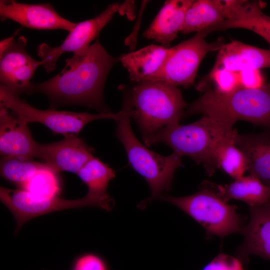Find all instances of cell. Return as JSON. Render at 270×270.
Returning <instances> with one entry per match:
<instances>
[{"mask_svg": "<svg viewBox=\"0 0 270 270\" xmlns=\"http://www.w3.org/2000/svg\"><path fill=\"white\" fill-rule=\"evenodd\" d=\"M119 61L109 54L96 38L86 49L66 60L58 74L40 83L31 84L24 93L45 94L50 108L77 105L110 113L104 101V83L112 68Z\"/></svg>", "mask_w": 270, "mask_h": 270, "instance_id": "obj_1", "label": "cell"}, {"mask_svg": "<svg viewBox=\"0 0 270 270\" xmlns=\"http://www.w3.org/2000/svg\"><path fill=\"white\" fill-rule=\"evenodd\" d=\"M202 114L232 126L238 120L270 128V83L262 88H239L227 94L207 88L184 112L183 117Z\"/></svg>", "mask_w": 270, "mask_h": 270, "instance_id": "obj_2", "label": "cell"}, {"mask_svg": "<svg viewBox=\"0 0 270 270\" xmlns=\"http://www.w3.org/2000/svg\"><path fill=\"white\" fill-rule=\"evenodd\" d=\"M126 106L145 140L170 126L179 124L186 104L176 86L144 80L133 87Z\"/></svg>", "mask_w": 270, "mask_h": 270, "instance_id": "obj_3", "label": "cell"}, {"mask_svg": "<svg viewBox=\"0 0 270 270\" xmlns=\"http://www.w3.org/2000/svg\"><path fill=\"white\" fill-rule=\"evenodd\" d=\"M233 126L216 119L203 116L190 124L170 126L144 140L150 146L160 143L170 146L181 156L190 157L198 164H202L208 176L216 168L214 154L220 140L233 130Z\"/></svg>", "mask_w": 270, "mask_h": 270, "instance_id": "obj_4", "label": "cell"}, {"mask_svg": "<svg viewBox=\"0 0 270 270\" xmlns=\"http://www.w3.org/2000/svg\"><path fill=\"white\" fill-rule=\"evenodd\" d=\"M126 112L117 122L116 136L123 144L132 167L147 182L151 196L140 203V208L170 190L176 170L182 164V157L172 152L163 156L144 146L136 138L130 124V114Z\"/></svg>", "mask_w": 270, "mask_h": 270, "instance_id": "obj_5", "label": "cell"}, {"mask_svg": "<svg viewBox=\"0 0 270 270\" xmlns=\"http://www.w3.org/2000/svg\"><path fill=\"white\" fill-rule=\"evenodd\" d=\"M156 200L168 202L200 224L208 235L223 238L242 232V220L236 207L229 204L211 190L201 187L198 192L186 196L163 194Z\"/></svg>", "mask_w": 270, "mask_h": 270, "instance_id": "obj_6", "label": "cell"}, {"mask_svg": "<svg viewBox=\"0 0 270 270\" xmlns=\"http://www.w3.org/2000/svg\"><path fill=\"white\" fill-rule=\"evenodd\" d=\"M0 106L27 122H38L49 128L54 134L66 137L77 136L88 123L100 119L118 120L126 113L122 109L117 113L93 114L59 111L54 109H38L22 99L18 94L0 85Z\"/></svg>", "mask_w": 270, "mask_h": 270, "instance_id": "obj_7", "label": "cell"}, {"mask_svg": "<svg viewBox=\"0 0 270 270\" xmlns=\"http://www.w3.org/2000/svg\"><path fill=\"white\" fill-rule=\"evenodd\" d=\"M204 31L172 47L161 68L145 80L161 81L186 88L193 84L199 66L206 54L219 50L224 44L221 40L208 42Z\"/></svg>", "mask_w": 270, "mask_h": 270, "instance_id": "obj_8", "label": "cell"}, {"mask_svg": "<svg viewBox=\"0 0 270 270\" xmlns=\"http://www.w3.org/2000/svg\"><path fill=\"white\" fill-rule=\"evenodd\" d=\"M122 7V4L118 2L111 4L96 16L76 23L60 46H50L45 43L40 44L38 56L46 72L50 73L56 68L57 60L64 52L75 53L88 48L90 42L98 36L114 15L120 12Z\"/></svg>", "mask_w": 270, "mask_h": 270, "instance_id": "obj_9", "label": "cell"}, {"mask_svg": "<svg viewBox=\"0 0 270 270\" xmlns=\"http://www.w3.org/2000/svg\"><path fill=\"white\" fill-rule=\"evenodd\" d=\"M0 200L14 216L18 232L22 226L36 217L50 212L68 208L95 207L93 202L85 196L82 198L68 200L58 197L40 198L26 190L0 188Z\"/></svg>", "mask_w": 270, "mask_h": 270, "instance_id": "obj_10", "label": "cell"}, {"mask_svg": "<svg viewBox=\"0 0 270 270\" xmlns=\"http://www.w3.org/2000/svg\"><path fill=\"white\" fill-rule=\"evenodd\" d=\"M26 43V38L20 36L0 54V84L18 95L24 93L36 70L42 65L28 54Z\"/></svg>", "mask_w": 270, "mask_h": 270, "instance_id": "obj_11", "label": "cell"}, {"mask_svg": "<svg viewBox=\"0 0 270 270\" xmlns=\"http://www.w3.org/2000/svg\"><path fill=\"white\" fill-rule=\"evenodd\" d=\"M0 16L2 20L10 19L36 30L61 29L70 32L76 24L60 16L50 3L28 4L1 0Z\"/></svg>", "mask_w": 270, "mask_h": 270, "instance_id": "obj_12", "label": "cell"}, {"mask_svg": "<svg viewBox=\"0 0 270 270\" xmlns=\"http://www.w3.org/2000/svg\"><path fill=\"white\" fill-rule=\"evenodd\" d=\"M225 20L204 30L208 34L229 28L250 30L270 43V16L262 12L260 1L222 0Z\"/></svg>", "mask_w": 270, "mask_h": 270, "instance_id": "obj_13", "label": "cell"}, {"mask_svg": "<svg viewBox=\"0 0 270 270\" xmlns=\"http://www.w3.org/2000/svg\"><path fill=\"white\" fill-rule=\"evenodd\" d=\"M92 152L83 139L70 136L54 142L38 143L36 157L44 160L58 172L66 171L76 174L94 157Z\"/></svg>", "mask_w": 270, "mask_h": 270, "instance_id": "obj_14", "label": "cell"}, {"mask_svg": "<svg viewBox=\"0 0 270 270\" xmlns=\"http://www.w3.org/2000/svg\"><path fill=\"white\" fill-rule=\"evenodd\" d=\"M250 220L243 228L242 244L238 248V258L247 263L250 254L270 260V200L259 206H249Z\"/></svg>", "mask_w": 270, "mask_h": 270, "instance_id": "obj_15", "label": "cell"}, {"mask_svg": "<svg viewBox=\"0 0 270 270\" xmlns=\"http://www.w3.org/2000/svg\"><path fill=\"white\" fill-rule=\"evenodd\" d=\"M38 143L28 123L0 106V154L2 156L34 158Z\"/></svg>", "mask_w": 270, "mask_h": 270, "instance_id": "obj_16", "label": "cell"}, {"mask_svg": "<svg viewBox=\"0 0 270 270\" xmlns=\"http://www.w3.org/2000/svg\"><path fill=\"white\" fill-rule=\"evenodd\" d=\"M192 0H170L165 2L142 36L168 48L182 30L186 12Z\"/></svg>", "mask_w": 270, "mask_h": 270, "instance_id": "obj_17", "label": "cell"}, {"mask_svg": "<svg viewBox=\"0 0 270 270\" xmlns=\"http://www.w3.org/2000/svg\"><path fill=\"white\" fill-rule=\"evenodd\" d=\"M213 68L238 72L246 69L270 68V50L233 40L218 50Z\"/></svg>", "mask_w": 270, "mask_h": 270, "instance_id": "obj_18", "label": "cell"}, {"mask_svg": "<svg viewBox=\"0 0 270 270\" xmlns=\"http://www.w3.org/2000/svg\"><path fill=\"white\" fill-rule=\"evenodd\" d=\"M235 144L245 154L250 174L270 186V128L258 133L236 134Z\"/></svg>", "mask_w": 270, "mask_h": 270, "instance_id": "obj_19", "label": "cell"}, {"mask_svg": "<svg viewBox=\"0 0 270 270\" xmlns=\"http://www.w3.org/2000/svg\"><path fill=\"white\" fill-rule=\"evenodd\" d=\"M201 185L226 202L236 200L246 202L249 206H256L270 200V188L251 174L236 179L228 184L222 185L204 181Z\"/></svg>", "mask_w": 270, "mask_h": 270, "instance_id": "obj_20", "label": "cell"}, {"mask_svg": "<svg viewBox=\"0 0 270 270\" xmlns=\"http://www.w3.org/2000/svg\"><path fill=\"white\" fill-rule=\"evenodd\" d=\"M76 174L88 188L86 194L94 204L107 211L114 206V201L107 192L110 182L115 177V172L108 165L94 157Z\"/></svg>", "mask_w": 270, "mask_h": 270, "instance_id": "obj_21", "label": "cell"}, {"mask_svg": "<svg viewBox=\"0 0 270 270\" xmlns=\"http://www.w3.org/2000/svg\"><path fill=\"white\" fill-rule=\"evenodd\" d=\"M172 48L152 44L138 50L122 54L119 61L127 70L131 80H145L157 72L170 54Z\"/></svg>", "mask_w": 270, "mask_h": 270, "instance_id": "obj_22", "label": "cell"}, {"mask_svg": "<svg viewBox=\"0 0 270 270\" xmlns=\"http://www.w3.org/2000/svg\"><path fill=\"white\" fill-rule=\"evenodd\" d=\"M224 20L220 0H193L186 12L181 32L196 33Z\"/></svg>", "mask_w": 270, "mask_h": 270, "instance_id": "obj_23", "label": "cell"}, {"mask_svg": "<svg viewBox=\"0 0 270 270\" xmlns=\"http://www.w3.org/2000/svg\"><path fill=\"white\" fill-rule=\"evenodd\" d=\"M237 132L233 129L219 142L214 154L216 168H220L234 180L244 176L248 171V161L244 152L236 146Z\"/></svg>", "mask_w": 270, "mask_h": 270, "instance_id": "obj_24", "label": "cell"}, {"mask_svg": "<svg viewBox=\"0 0 270 270\" xmlns=\"http://www.w3.org/2000/svg\"><path fill=\"white\" fill-rule=\"evenodd\" d=\"M45 162H38L33 158L6 156L0 160L1 176L18 188L24 190L27 182Z\"/></svg>", "mask_w": 270, "mask_h": 270, "instance_id": "obj_25", "label": "cell"}, {"mask_svg": "<svg viewBox=\"0 0 270 270\" xmlns=\"http://www.w3.org/2000/svg\"><path fill=\"white\" fill-rule=\"evenodd\" d=\"M58 173L45 163L31 177L23 190L40 198L58 197L62 182Z\"/></svg>", "mask_w": 270, "mask_h": 270, "instance_id": "obj_26", "label": "cell"}, {"mask_svg": "<svg viewBox=\"0 0 270 270\" xmlns=\"http://www.w3.org/2000/svg\"><path fill=\"white\" fill-rule=\"evenodd\" d=\"M208 84H212L214 86L212 88L223 94L232 92L240 88L238 72L222 68H212L198 83L196 88L202 90Z\"/></svg>", "mask_w": 270, "mask_h": 270, "instance_id": "obj_27", "label": "cell"}, {"mask_svg": "<svg viewBox=\"0 0 270 270\" xmlns=\"http://www.w3.org/2000/svg\"><path fill=\"white\" fill-rule=\"evenodd\" d=\"M202 270H246L242 262L238 258L220 253L205 266Z\"/></svg>", "mask_w": 270, "mask_h": 270, "instance_id": "obj_28", "label": "cell"}, {"mask_svg": "<svg viewBox=\"0 0 270 270\" xmlns=\"http://www.w3.org/2000/svg\"><path fill=\"white\" fill-rule=\"evenodd\" d=\"M72 270H108L104 261L98 255L87 253L78 256L74 262Z\"/></svg>", "mask_w": 270, "mask_h": 270, "instance_id": "obj_29", "label": "cell"}, {"mask_svg": "<svg viewBox=\"0 0 270 270\" xmlns=\"http://www.w3.org/2000/svg\"><path fill=\"white\" fill-rule=\"evenodd\" d=\"M238 72L240 88L256 89L262 88L266 84L260 70L246 69Z\"/></svg>", "mask_w": 270, "mask_h": 270, "instance_id": "obj_30", "label": "cell"}, {"mask_svg": "<svg viewBox=\"0 0 270 270\" xmlns=\"http://www.w3.org/2000/svg\"><path fill=\"white\" fill-rule=\"evenodd\" d=\"M16 32L14 36H12L10 37H9L8 38H5L2 40L0 41V54L2 53L6 48L10 44L12 40L14 38L16 34Z\"/></svg>", "mask_w": 270, "mask_h": 270, "instance_id": "obj_31", "label": "cell"}, {"mask_svg": "<svg viewBox=\"0 0 270 270\" xmlns=\"http://www.w3.org/2000/svg\"><path fill=\"white\" fill-rule=\"evenodd\" d=\"M269 187L270 188V186Z\"/></svg>", "mask_w": 270, "mask_h": 270, "instance_id": "obj_32", "label": "cell"}]
</instances>
